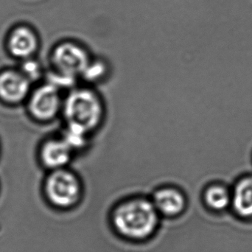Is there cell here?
Segmentation results:
<instances>
[{
    "label": "cell",
    "instance_id": "11",
    "mask_svg": "<svg viewBox=\"0 0 252 252\" xmlns=\"http://www.w3.org/2000/svg\"><path fill=\"white\" fill-rule=\"evenodd\" d=\"M204 200L209 207L215 210H222L231 202L230 195L225 188L213 186L206 190Z\"/></svg>",
    "mask_w": 252,
    "mask_h": 252
},
{
    "label": "cell",
    "instance_id": "7",
    "mask_svg": "<svg viewBox=\"0 0 252 252\" xmlns=\"http://www.w3.org/2000/svg\"><path fill=\"white\" fill-rule=\"evenodd\" d=\"M74 153L62 136H50L40 143L37 156L39 164L48 172L67 167Z\"/></svg>",
    "mask_w": 252,
    "mask_h": 252
},
{
    "label": "cell",
    "instance_id": "9",
    "mask_svg": "<svg viewBox=\"0 0 252 252\" xmlns=\"http://www.w3.org/2000/svg\"><path fill=\"white\" fill-rule=\"evenodd\" d=\"M152 201L158 213L169 216L182 213L186 204L183 193L176 188L170 187L156 191Z\"/></svg>",
    "mask_w": 252,
    "mask_h": 252
},
{
    "label": "cell",
    "instance_id": "4",
    "mask_svg": "<svg viewBox=\"0 0 252 252\" xmlns=\"http://www.w3.org/2000/svg\"><path fill=\"white\" fill-rule=\"evenodd\" d=\"M63 100L62 89L46 80L33 86L25 105L32 121L49 124L62 115Z\"/></svg>",
    "mask_w": 252,
    "mask_h": 252
},
{
    "label": "cell",
    "instance_id": "1",
    "mask_svg": "<svg viewBox=\"0 0 252 252\" xmlns=\"http://www.w3.org/2000/svg\"><path fill=\"white\" fill-rule=\"evenodd\" d=\"M104 115L103 100L92 89H72L63 100L62 115L66 126L87 134H91L100 127Z\"/></svg>",
    "mask_w": 252,
    "mask_h": 252
},
{
    "label": "cell",
    "instance_id": "5",
    "mask_svg": "<svg viewBox=\"0 0 252 252\" xmlns=\"http://www.w3.org/2000/svg\"><path fill=\"white\" fill-rule=\"evenodd\" d=\"M47 173L44 188L49 201L61 208H68L76 204L82 190L77 175L67 167Z\"/></svg>",
    "mask_w": 252,
    "mask_h": 252
},
{
    "label": "cell",
    "instance_id": "12",
    "mask_svg": "<svg viewBox=\"0 0 252 252\" xmlns=\"http://www.w3.org/2000/svg\"><path fill=\"white\" fill-rule=\"evenodd\" d=\"M107 73V63L103 60L93 59L81 78L92 84H94L102 81Z\"/></svg>",
    "mask_w": 252,
    "mask_h": 252
},
{
    "label": "cell",
    "instance_id": "6",
    "mask_svg": "<svg viewBox=\"0 0 252 252\" xmlns=\"http://www.w3.org/2000/svg\"><path fill=\"white\" fill-rule=\"evenodd\" d=\"M32 84L18 66L0 69V102L9 106L25 104Z\"/></svg>",
    "mask_w": 252,
    "mask_h": 252
},
{
    "label": "cell",
    "instance_id": "8",
    "mask_svg": "<svg viewBox=\"0 0 252 252\" xmlns=\"http://www.w3.org/2000/svg\"><path fill=\"white\" fill-rule=\"evenodd\" d=\"M7 49L9 53L19 62L32 59L38 49V39L28 28H16L9 36Z\"/></svg>",
    "mask_w": 252,
    "mask_h": 252
},
{
    "label": "cell",
    "instance_id": "3",
    "mask_svg": "<svg viewBox=\"0 0 252 252\" xmlns=\"http://www.w3.org/2000/svg\"><path fill=\"white\" fill-rule=\"evenodd\" d=\"M113 220L115 228L123 236L145 239L157 228L158 211L153 201L136 198L121 204L115 210Z\"/></svg>",
    "mask_w": 252,
    "mask_h": 252
},
{
    "label": "cell",
    "instance_id": "13",
    "mask_svg": "<svg viewBox=\"0 0 252 252\" xmlns=\"http://www.w3.org/2000/svg\"><path fill=\"white\" fill-rule=\"evenodd\" d=\"M18 67L33 84H38L44 74L42 66L34 58L20 62Z\"/></svg>",
    "mask_w": 252,
    "mask_h": 252
},
{
    "label": "cell",
    "instance_id": "14",
    "mask_svg": "<svg viewBox=\"0 0 252 252\" xmlns=\"http://www.w3.org/2000/svg\"><path fill=\"white\" fill-rule=\"evenodd\" d=\"M0 152H1V145H0Z\"/></svg>",
    "mask_w": 252,
    "mask_h": 252
},
{
    "label": "cell",
    "instance_id": "10",
    "mask_svg": "<svg viewBox=\"0 0 252 252\" xmlns=\"http://www.w3.org/2000/svg\"><path fill=\"white\" fill-rule=\"evenodd\" d=\"M232 204L241 217H252V178L243 179L235 187Z\"/></svg>",
    "mask_w": 252,
    "mask_h": 252
},
{
    "label": "cell",
    "instance_id": "2",
    "mask_svg": "<svg viewBox=\"0 0 252 252\" xmlns=\"http://www.w3.org/2000/svg\"><path fill=\"white\" fill-rule=\"evenodd\" d=\"M93 60L90 50L83 43L66 40L59 43L50 55V71L47 81L59 88L70 87L82 78Z\"/></svg>",
    "mask_w": 252,
    "mask_h": 252
}]
</instances>
